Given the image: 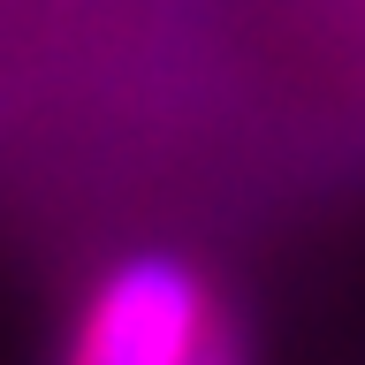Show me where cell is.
Masks as SVG:
<instances>
[{"mask_svg":"<svg viewBox=\"0 0 365 365\" xmlns=\"http://www.w3.org/2000/svg\"><path fill=\"white\" fill-rule=\"evenodd\" d=\"M228 319L213 312L205 274L175 251H130L84 297L68 365H205Z\"/></svg>","mask_w":365,"mask_h":365,"instance_id":"cell-1","label":"cell"},{"mask_svg":"<svg viewBox=\"0 0 365 365\" xmlns=\"http://www.w3.org/2000/svg\"><path fill=\"white\" fill-rule=\"evenodd\" d=\"M205 365H244V350H236V335H228V327H221V342L205 350Z\"/></svg>","mask_w":365,"mask_h":365,"instance_id":"cell-2","label":"cell"}]
</instances>
